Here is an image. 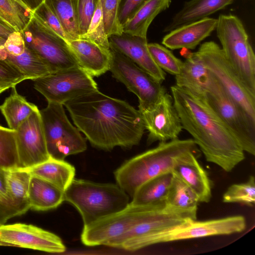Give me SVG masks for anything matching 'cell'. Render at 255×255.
<instances>
[{
	"instance_id": "1",
	"label": "cell",
	"mask_w": 255,
	"mask_h": 255,
	"mask_svg": "<svg viewBox=\"0 0 255 255\" xmlns=\"http://www.w3.org/2000/svg\"><path fill=\"white\" fill-rule=\"evenodd\" d=\"M64 105L78 129L101 149L132 147L139 143L145 129L138 110L98 90Z\"/></svg>"
},
{
	"instance_id": "2",
	"label": "cell",
	"mask_w": 255,
	"mask_h": 255,
	"mask_svg": "<svg viewBox=\"0 0 255 255\" xmlns=\"http://www.w3.org/2000/svg\"><path fill=\"white\" fill-rule=\"evenodd\" d=\"M170 89L183 129L192 136L207 161L231 171L245 157L231 132L205 100L175 85Z\"/></svg>"
},
{
	"instance_id": "3",
	"label": "cell",
	"mask_w": 255,
	"mask_h": 255,
	"mask_svg": "<svg viewBox=\"0 0 255 255\" xmlns=\"http://www.w3.org/2000/svg\"><path fill=\"white\" fill-rule=\"evenodd\" d=\"M200 153L192 138L160 142L155 147L126 161L114 172L117 184L130 197L147 180L172 172L177 161L190 153Z\"/></svg>"
},
{
	"instance_id": "4",
	"label": "cell",
	"mask_w": 255,
	"mask_h": 255,
	"mask_svg": "<svg viewBox=\"0 0 255 255\" xmlns=\"http://www.w3.org/2000/svg\"><path fill=\"white\" fill-rule=\"evenodd\" d=\"M64 200L79 211L84 226L126 208L129 196L117 184L74 178L64 191Z\"/></svg>"
},
{
	"instance_id": "5",
	"label": "cell",
	"mask_w": 255,
	"mask_h": 255,
	"mask_svg": "<svg viewBox=\"0 0 255 255\" xmlns=\"http://www.w3.org/2000/svg\"><path fill=\"white\" fill-rule=\"evenodd\" d=\"M215 30L226 58L245 86L255 95V55L240 19L220 14Z\"/></svg>"
},
{
	"instance_id": "6",
	"label": "cell",
	"mask_w": 255,
	"mask_h": 255,
	"mask_svg": "<svg viewBox=\"0 0 255 255\" xmlns=\"http://www.w3.org/2000/svg\"><path fill=\"white\" fill-rule=\"evenodd\" d=\"M211 75L204 100L223 122L244 152L254 155L255 122L227 94L211 74Z\"/></svg>"
},
{
	"instance_id": "7",
	"label": "cell",
	"mask_w": 255,
	"mask_h": 255,
	"mask_svg": "<svg viewBox=\"0 0 255 255\" xmlns=\"http://www.w3.org/2000/svg\"><path fill=\"white\" fill-rule=\"evenodd\" d=\"M40 113L50 157L64 160L68 155L86 150V139L70 123L62 105L48 103Z\"/></svg>"
},
{
	"instance_id": "8",
	"label": "cell",
	"mask_w": 255,
	"mask_h": 255,
	"mask_svg": "<svg viewBox=\"0 0 255 255\" xmlns=\"http://www.w3.org/2000/svg\"><path fill=\"white\" fill-rule=\"evenodd\" d=\"M196 52L227 94L255 122V95L244 84L221 47L214 41H207Z\"/></svg>"
},
{
	"instance_id": "9",
	"label": "cell",
	"mask_w": 255,
	"mask_h": 255,
	"mask_svg": "<svg viewBox=\"0 0 255 255\" xmlns=\"http://www.w3.org/2000/svg\"><path fill=\"white\" fill-rule=\"evenodd\" d=\"M20 33L25 46L42 58L53 72L79 66L68 42L33 13L28 24Z\"/></svg>"
},
{
	"instance_id": "10",
	"label": "cell",
	"mask_w": 255,
	"mask_h": 255,
	"mask_svg": "<svg viewBox=\"0 0 255 255\" xmlns=\"http://www.w3.org/2000/svg\"><path fill=\"white\" fill-rule=\"evenodd\" d=\"M110 51L113 76L137 97L140 112L152 108L167 92L165 88L125 55L111 48Z\"/></svg>"
},
{
	"instance_id": "11",
	"label": "cell",
	"mask_w": 255,
	"mask_h": 255,
	"mask_svg": "<svg viewBox=\"0 0 255 255\" xmlns=\"http://www.w3.org/2000/svg\"><path fill=\"white\" fill-rule=\"evenodd\" d=\"M32 81L34 88L48 103L62 105L98 90L93 77L79 66L59 70Z\"/></svg>"
},
{
	"instance_id": "12",
	"label": "cell",
	"mask_w": 255,
	"mask_h": 255,
	"mask_svg": "<svg viewBox=\"0 0 255 255\" xmlns=\"http://www.w3.org/2000/svg\"><path fill=\"white\" fill-rule=\"evenodd\" d=\"M132 206V223L121 247L127 251L141 249L143 242L153 234L189 220H196L189 215L170 210L165 207Z\"/></svg>"
},
{
	"instance_id": "13",
	"label": "cell",
	"mask_w": 255,
	"mask_h": 255,
	"mask_svg": "<svg viewBox=\"0 0 255 255\" xmlns=\"http://www.w3.org/2000/svg\"><path fill=\"white\" fill-rule=\"evenodd\" d=\"M246 227V218L242 215L204 221L189 220L150 236L143 242L141 248L159 243L239 233Z\"/></svg>"
},
{
	"instance_id": "14",
	"label": "cell",
	"mask_w": 255,
	"mask_h": 255,
	"mask_svg": "<svg viewBox=\"0 0 255 255\" xmlns=\"http://www.w3.org/2000/svg\"><path fill=\"white\" fill-rule=\"evenodd\" d=\"M133 219V207L129 203L125 209L84 226L81 241L87 246L105 245L121 249Z\"/></svg>"
},
{
	"instance_id": "15",
	"label": "cell",
	"mask_w": 255,
	"mask_h": 255,
	"mask_svg": "<svg viewBox=\"0 0 255 255\" xmlns=\"http://www.w3.org/2000/svg\"><path fill=\"white\" fill-rule=\"evenodd\" d=\"M0 246L30 249L50 253H62L66 247L57 235L30 224L0 225Z\"/></svg>"
},
{
	"instance_id": "16",
	"label": "cell",
	"mask_w": 255,
	"mask_h": 255,
	"mask_svg": "<svg viewBox=\"0 0 255 255\" xmlns=\"http://www.w3.org/2000/svg\"><path fill=\"white\" fill-rule=\"evenodd\" d=\"M15 131L18 168L28 169L50 158L39 109L32 113Z\"/></svg>"
},
{
	"instance_id": "17",
	"label": "cell",
	"mask_w": 255,
	"mask_h": 255,
	"mask_svg": "<svg viewBox=\"0 0 255 255\" xmlns=\"http://www.w3.org/2000/svg\"><path fill=\"white\" fill-rule=\"evenodd\" d=\"M140 113L148 131V144L178 138L183 127L171 95L166 92L152 108Z\"/></svg>"
},
{
	"instance_id": "18",
	"label": "cell",
	"mask_w": 255,
	"mask_h": 255,
	"mask_svg": "<svg viewBox=\"0 0 255 255\" xmlns=\"http://www.w3.org/2000/svg\"><path fill=\"white\" fill-rule=\"evenodd\" d=\"M109 42L111 48L128 57L157 81L162 83L165 80L166 73L156 64L148 50L147 38L123 32L109 36Z\"/></svg>"
},
{
	"instance_id": "19",
	"label": "cell",
	"mask_w": 255,
	"mask_h": 255,
	"mask_svg": "<svg viewBox=\"0 0 255 255\" xmlns=\"http://www.w3.org/2000/svg\"><path fill=\"white\" fill-rule=\"evenodd\" d=\"M185 58L180 72L175 77V86L204 100L211 79V73L197 52L183 49Z\"/></svg>"
},
{
	"instance_id": "20",
	"label": "cell",
	"mask_w": 255,
	"mask_h": 255,
	"mask_svg": "<svg viewBox=\"0 0 255 255\" xmlns=\"http://www.w3.org/2000/svg\"><path fill=\"white\" fill-rule=\"evenodd\" d=\"M199 155L195 152L185 155L177 161L172 172L193 191L199 202L208 203L212 197L211 181L197 160Z\"/></svg>"
},
{
	"instance_id": "21",
	"label": "cell",
	"mask_w": 255,
	"mask_h": 255,
	"mask_svg": "<svg viewBox=\"0 0 255 255\" xmlns=\"http://www.w3.org/2000/svg\"><path fill=\"white\" fill-rule=\"evenodd\" d=\"M217 21L208 17L179 26L168 32L162 44L171 50L194 49L215 30Z\"/></svg>"
},
{
	"instance_id": "22",
	"label": "cell",
	"mask_w": 255,
	"mask_h": 255,
	"mask_svg": "<svg viewBox=\"0 0 255 255\" xmlns=\"http://www.w3.org/2000/svg\"><path fill=\"white\" fill-rule=\"evenodd\" d=\"M78 65L93 77H98L109 70L111 51L96 43L79 38L68 42Z\"/></svg>"
},
{
	"instance_id": "23",
	"label": "cell",
	"mask_w": 255,
	"mask_h": 255,
	"mask_svg": "<svg viewBox=\"0 0 255 255\" xmlns=\"http://www.w3.org/2000/svg\"><path fill=\"white\" fill-rule=\"evenodd\" d=\"M234 0H189L172 17L164 27V32L183 25L209 17V16L231 4Z\"/></svg>"
},
{
	"instance_id": "24",
	"label": "cell",
	"mask_w": 255,
	"mask_h": 255,
	"mask_svg": "<svg viewBox=\"0 0 255 255\" xmlns=\"http://www.w3.org/2000/svg\"><path fill=\"white\" fill-rule=\"evenodd\" d=\"M173 177L172 172H168L147 180L136 190L130 204L135 206L165 207Z\"/></svg>"
},
{
	"instance_id": "25",
	"label": "cell",
	"mask_w": 255,
	"mask_h": 255,
	"mask_svg": "<svg viewBox=\"0 0 255 255\" xmlns=\"http://www.w3.org/2000/svg\"><path fill=\"white\" fill-rule=\"evenodd\" d=\"M63 201L64 191L46 180L31 176L28 190L30 209L36 211L53 209Z\"/></svg>"
},
{
	"instance_id": "26",
	"label": "cell",
	"mask_w": 255,
	"mask_h": 255,
	"mask_svg": "<svg viewBox=\"0 0 255 255\" xmlns=\"http://www.w3.org/2000/svg\"><path fill=\"white\" fill-rule=\"evenodd\" d=\"M27 169L36 176L53 184L64 191L75 178V168L71 164L51 157L39 164Z\"/></svg>"
},
{
	"instance_id": "27",
	"label": "cell",
	"mask_w": 255,
	"mask_h": 255,
	"mask_svg": "<svg viewBox=\"0 0 255 255\" xmlns=\"http://www.w3.org/2000/svg\"><path fill=\"white\" fill-rule=\"evenodd\" d=\"M172 0H147L123 26V32L147 38L148 27L154 19L170 6Z\"/></svg>"
},
{
	"instance_id": "28",
	"label": "cell",
	"mask_w": 255,
	"mask_h": 255,
	"mask_svg": "<svg viewBox=\"0 0 255 255\" xmlns=\"http://www.w3.org/2000/svg\"><path fill=\"white\" fill-rule=\"evenodd\" d=\"M199 203L198 197L193 191L173 174L165 201V208L175 212L189 215L195 219H197Z\"/></svg>"
},
{
	"instance_id": "29",
	"label": "cell",
	"mask_w": 255,
	"mask_h": 255,
	"mask_svg": "<svg viewBox=\"0 0 255 255\" xmlns=\"http://www.w3.org/2000/svg\"><path fill=\"white\" fill-rule=\"evenodd\" d=\"M0 57L15 66L24 75L26 80H33L53 73L42 58L26 46L21 54L12 56L6 53L1 46L0 47Z\"/></svg>"
},
{
	"instance_id": "30",
	"label": "cell",
	"mask_w": 255,
	"mask_h": 255,
	"mask_svg": "<svg viewBox=\"0 0 255 255\" xmlns=\"http://www.w3.org/2000/svg\"><path fill=\"white\" fill-rule=\"evenodd\" d=\"M31 174L26 169H9L7 176V192L9 200L19 215L30 209L28 190Z\"/></svg>"
},
{
	"instance_id": "31",
	"label": "cell",
	"mask_w": 255,
	"mask_h": 255,
	"mask_svg": "<svg viewBox=\"0 0 255 255\" xmlns=\"http://www.w3.org/2000/svg\"><path fill=\"white\" fill-rule=\"evenodd\" d=\"M16 87L12 88L10 95L0 105V111L9 128L16 130L30 115L38 110V107L19 94Z\"/></svg>"
},
{
	"instance_id": "32",
	"label": "cell",
	"mask_w": 255,
	"mask_h": 255,
	"mask_svg": "<svg viewBox=\"0 0 255 255\" xmlns=\"http://www.w3.org/2000/svg\"><path fill=\"white\" fill-rule=\"evenodd\" d=\"M33 13L21 0H0V22L16 31L27 26Z\"/></svg>"
},
{
	"instance_id": "33",
	"label": "cell",
	"mask_w": 255,
	"mask_h": 255,
	"mask_svg": "<svg viewBox=\"0 0 255 255\" xmlns=\"http://www.w3.org/2000/svg\"><path fill=\"white\" fill-rule=\"evenodd\" d=\"M60 21L69 41L79 38L73 0H44Z\"/></svg>"
},
{
	"instance_id": "34",
	"label": "cell",
	"mask_w": 255,
	"mask_h": 255,
	"mask_svg": "<svg viewBox=\"0 0 255 255\" xmlns=\"http://www.w3.org/2000/svg\"><path fill=\"white\" fill-rule=\"evenodd\" d=\"M18 168L16 131L0 125V168Z\"/></svg>"
},
{
	"instance_id": "35",
	"label": "cell",
	"mask_w": 255,
	"mask_h": 255,
	"mask_svg": "<svg viewBox=\"0 0 255 255\" xmlns=\"http://www.w3.org/2000/svg\"><path fill=\"white\" fill-rule=\"evenodd\" d=\"M147 47L154 61L161 69L174 76L180 72L183 61L167 48L157 43H148Z\"/></svg>"
},
{
	"instance_id": "36",
	"label": "cell",
	"mask_w": 255,
	"mask_h": 255,
	"mask_svg": "<svg viewBox=\"0 0 255 255\" xmlns=\"http://www.w3.org/2000/svg\"><path fill=\"white\" fill-rule=\"evenodd\" d=\"M223 201L253 207L255 204V177L251 175L246 182L231 185L224 193Z\"/></svg>"
},
{
	"instance_id": "37",
	"label": "cell",
	"mask_w": 255,
	"mask_h": 255,
	"mask_svg": "<svg viewBox=\"0 0 255 255\" xmlns=\"http://www.w3.org/2000/svg\"><path fill=\"white\" fill-rule=\"evenodd\" d=\"M79 38L91 41L105 49H110L109 37L103 22L101 0L98 2L87 31Z\"/></svg>"
},
{
	"instance_id": "38",
	"label": "cell",
	"mask_w": 255,
	"mask_h": 255,
	"mask_svg": "<svg viewBox=\"0 0 255 255\" xmlns=\"http://www.w3.org/2000/svg\"><path fill=\"white\" fill-rule=\"evenodd\" d=\"M103 22L108 37L123 32L118 17L119 0H101Z\"/></svg>"
},
{
	"instance_id": "39",
	"label": "cell",
	"mask_w": 255,
	"mask_h": 255,
	"mask_svg": "<svg viewBox=\"0 0 255 255\" xmlns=\"http://www.w3.org/2000/svg\"><path fill=\"white\" fill-rule=\"evenodd\" d=\"M99 0H73L79 37L87 31Z\"/></svg>"
},
{
	"instance_id": "40",
	"label": "cell",
	"mask_w": 255,
	"mask_h": 255,
	"mask_svg": "<svg viewBox=\"0 0 255 255\" xmlns=\"http://www.w3.org/2000/svg\"><path fill=\"white\" fill-rule=\"evenodd\" d=\"M33 14L50 29L69 41L60 21L44 1L33 11Z\"/></svg>"
},
{
	"instance_id": "41",
	"label": "cell",
	"mask_w": 255,
	"mask_h": 255,
	"mask_svg": "<svg viewBox=\"0 0 255 255\" xmlns=\"http://www.w3.org/2000/svg\"><path fill=\"white\" fill-rule=\"evenodd\" d=\"M25 80L26 77L15 66L0 57V87L8 90Z\"/></svg>"
},
{
	"instance_id": "42",
	"label": "cell",
	"mask_w": 255,
	"mask_h": 255,
	"mask_svg": "<svg viewBox=\"0 0 255 255\" xmlns=\"http://www.w3.org/2000/svg\"><path fill=\"white\" fill-rule=\"evenodd\" d=\"M147 0H119L118 17L123 25L130 19Z\"/></svg>"
},
{
	"instance_id": "43",
	"label": "cell",
	"mask_w": 255,
	"mask_h": 255,
	"mask_svg": "<svg viewBox=\"0 0 255 255\" xmlns=\"http://www.w3.org/2000/svg\"><path fill=\"white\" fill-rule=\"evenodd\" d=\"M3 48L6 53L12 56L21 54L25 50V45L23 37L18 31H14L5 40Z\"/></svg>"
},
{
	"instance_id": "44",
	"label": "cell",
	"mask_w": 255,
	"mask_h": 255,
	"mask_svg": "<svg viewBox=\"0 0 255 255\" xmlns=\"http://www.w3.org/2000/svg\"><path fill=\"white\" fill-rule=\"evenodd\" d=\"M17 216L20 215L13 206L0 199V225L5 223L9 219Z\"/></svg>"
},
{
	"instance_id": "45",
	"label": "cell",
	"mask_w": 255,
	"mask_h": 255,
	"mask_svg": "<svg viewBox=\"0 0 255 255\" xmlns=\"http://www.w3.org/2000/svg\"><path fill=\"white\" fill-rule=\"evenodd\" d=\"M8 170L0 168V199L13 206L8 196L7 176Z\"/></svg>"
},
{
	"instance_id": "46",
	"label": "cell",
	"mask_w": 255,
	"mask_h": 255,
	"mask_svg": "<svg viewBox=\"0 0 255 255\" xmlns=\"http://www.w3.org/2000/svg\"><path fill=\"white\" fill-rule=\"evenodd\" d=\"M15 31L10 27L0 22V38L6 40L10 34Z\"/></svg>"
},
{
	"instance_id": "47",
	"label": "cell",
	"mask_w": 255,
	"mask_h": 255,
	"mask_svg": "<svg viewBox=\"0 0 255 255\" xmlns=\"http://www.w3.org/2000/svg\"><path fill=\"white\" fill-rule=\"evenodd\" d=\"M33 12L44 0H21Z\"/></svg>"
},
{
	"instance_id": "48",
	"label": "cell",
	"mask_w": 255,
	"mask_h": 255,
	"mask_svg": "<svg viewBox=\"0 0 255 255\" xmlns=\"http://www.w3.org/2000/svg\"><path fill=\"white\" fill-rule=\"evenodd\" d=\"M5 41V40L0 38V47L3 45Z\"/></svg>"
},
{
	"instance_id": "49",
	"label": "cell",
	"mask_w": 255,
	"mask_h": 255,
	"mask_svg": "<svg viewBox=\"0 0 255 255\" xmlns=\"http://www.w3.org/2000/svg\"><path fill=\"white\" fill-rule=\"evenodd\" d=\"M6 90H7V89L5 88L0 87V94Z\"/></svg>"
}]
</instances>
